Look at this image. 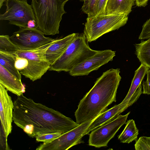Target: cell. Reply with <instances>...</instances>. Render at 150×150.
<instances>
[{
	"label": "cell",
	"instance_id": "18",
	"mask_svg": "<svg viewBox=\"0 0 150 150\" xmlns=\"http://www.w3.org/2000/svg\"><path fill=\"white\" fill-rule=\"evenodd\" d=\"M149 67L145 65L141 64L139 67L135 71L129 89L122 103H125L129 102L139 85L141 84L142 81L149 70Z\"/></svg>",
	"mask_w": 150,
	"mask_h": 150
},
{
	"label": "cell",
	"instance_id": "21",
	"mask_svg": "<svg viewBox=\"0 0 150 150\" xmlns=\"http://www.w3.org/2000/svg\"><path fill=\"white\" fill-rule=\"evenodd\" d=\"M20 50L18 47L10 40L7 35L0 36V51L8 52H16Z\"/></svg>",
	"mask_w": 150,
	"mask_h": 150
},
{
	"label": "cell",
	"instance_id": "28",
	"mask_svg": "<svg viewBox=\"0 0 150 150\" xmlns=\"http://www.w3.org/2000/svg\"><path fill=\"white\" fill-rule=\"evenodd\" d=\"M146 74V81H143L142 83L143 91L142 93L150 95V68L147 71Z\"/></svg>",
	"mask_w": 150,
	"mask_h": 150
},
{
	"label": "cell",
	"instance_id": "15",
	"mask_svg": "<svg viewBox=\"0 0 150 150\" xmlns=\"http://www.w3.org/2000/svg\"><path fill=\"white\" fill-rule=\"evenodd\" d=\"M0 84L8 91L17 96L25 91V88L20 80L0 64Z\"/></svg>",
	"mask_w": 150,
	"mask_h": 150
},
{
	"label": "cell",
	"instance_id": "30",
	"mask_svg": "<svg viewBox=\"0 0 150 150\" xmlns=\"http://www.w3.org/2000/svg\"><path fill=\"white\" fill-rule=\"evenodd\" d=\"M149 0H135V3L138 7H145L147 4Z\"/></svg>",
	"mask_w": 150,
	"mask_h": 150
},
{
	"label": "cell",
	"instance_id": "7",
	"mask_svg": "<svg viewBox=\"0 0 150 150\" xmlns=\"http://www.w3.org/2000/svg\"><path fill=\"white\" fill-rule=\"evenodd\" d=\"M6 6L5 12L0 15V20L8 21L10 24L27 28L30 21L36 19L32 6L26 0H6Z\"/></svg>",
	"mask_w": 150,
	"mask_h": 150
},
{
	"label": "cell",
	"instance_id": "26",
	"mask_svg": "<svg viewBox=\"0 0 150 150\" xmlns=\"http://www.w3.org/2000/svg\"><path fill=\"white\" fill-rule=\"evenodd\" d=\"M108 0H98L96 6V16L105 14V9Z\"/></svg>",
	"mask_w": 150,
	"mask_h": 150
},
{
	"label": "cell",
	"instance_id": "19",
	"mask_svg": "<svg viewBox=\"0 0 150 150\" xmlns=\"http://www.w3.org/2000/svg\"><path fill=\"white\" fill-rule=\"evenodd\" d=\"M125 124L124 130L118 136V139L122 143L129 144L134 141H136L139 134V130L134 120L133 119L129 120Z\"/></svg>",
	"mask_w": 150,
	"mask_h": 150
},
{
	"label": "cell",
	"instance_id": "24",
	"mask_svg": "<svg viewBox=\"0 0 150 150\" xmlns=\"http://www.w3.org/2000/svg\"><path fill=\"white\" fill-rule=\"evenodd\" d=\"M62 134L59 132L47 133L38 135L35 138L38 142H48L56 139Z\"/></svg>",
	"mask_w": 150,
	"mask_h": 150
},
{
	"label": "cell",
	"instance_id": "20",
	"mask_svg": "<svg viewBox=\"0 0 150 150\" xmlns=\"http://www.w3.org/2000/svg\"><path fill=\"white\" fill-rule=\"evenodd\" d=\"M135 54L141 64L150 68V38L136 44Z\"/></svg>",
	"mask_w": 150,
	"mask_h": 150
},
{
	"label": "cell",
	"instance_id": "31",
	"mask_svg": "<svg viewBox=\"0 0 150 150\" xmlns=\"http://www.w3.org/2000/svg\"><path fill=\"white\" fill-rule=\"evenodd\" d=\"M6 0H0V8L2 7L3 5V3Z\"/></svg>",
	"mask_w": 150,
	"mask_h": 150
},
{
	"label": "cell",
	"instance_id": "13",
	"mask_svg": "<svg viewBox=\"0 0 150 150\" xmlns=\"http://www.w3.org/2000/svg\"><path fill=\"white\" fill-rule=\"evenodd\" d=\"M130 105L128 103H121L101 113L95 118L86 131L85 135L90 132L112 121L117 117Z\"/></svg>",
	"mask_w": 150,
	"mask_h": 150
},
{
	"label": "cell",
	"instance_id": "14",
	"mask_svg": "<svg viewBox=\"0 0 150 150\" xmlns=\"http://www.w3.org/2000/svg\"><path fill=\"white\" fill-rule=\"evenodd\" d=\"M78 34V33H73L63 38L57 39L49 47L46 51V55L51 65L62 55Z\"/></svg>",
	"mask_w": 150,
	"mask_h": 150
},
{
	"label": "cell",
	"instance_id": "17",
	"mask_svg": "<svg viewBox=\"0 0 150 150\" xmlns=\"http://www.w3.org/2000/svg\"><path fill=\"white\" fill-rule=\"evenodd\" d=\"M18 57L17 52H8L0 51V64L21 80V74L15 67V62Z\"/></svg>",
	"mask_w": 150,
	"mask_h": 150
},
{
	"label": "cell",
	"instance_id": "9",
	"mask_svg": "<svg viewBox=\"0 0 150 150\" xmlns=\"http://www.w3.org/2000/svg\"><path fill=\"white\" fill-rule=\"evenodd\" d=\"M38 28H20L10 37L11 41L20 50L33 49L50 42L55 39L45 36Z\"/></svg>",
	"mask_w": 150,
	"mask_h": 150
},
{
	"label": "cell",
	"instance_id": "6",
	"mask_svg": "<svg viewBox=\"0 0 150 150\" xmlns=\"http://www.w3.org/2000/svg\"><path fill=\"white\" fill-rule=\"evenodd\" d=\"M57 40L33 49L19 50L17 52L19 57L28 61L27 66L20 71L21 74L33 81L40 79L51 67L46 57V51Z\"/></svg>",
	"mask_w": 150,
	"mask_h": 150
},
{
	"label": "cell",
	"instance_id": "8",
	"mask_svg": "<svg viewBox=\"0 0 150 150\" xmlns=\"http://www.w3.org/2000/svg\"><path fill=\"white\" fill-rule=\"evenodd\" d=\"M85 122L50 142H43L36 150H66L83 142L82 137L94 120Z\"/></svg>",
	"mask_w": 150,
	"mask_h": 150
},
{
	"label": "cell",
	"instance_id": "12",
	"mask_svg": "<svg viewBox=\"0 0 150 150\" xmlns=\"http://www.w3.org/2000/svg\"><path fill=\"white\" fill-rule=\"evenodd\" d=\"M7 90L0 84V116L1 125L6 137L11 133L13 121L14 103L9 95Z\"/></svg>",
	"mask_w": 150,
	"mask_h": 150
},
{
	"label": "cell",
	"instance_id": "25",
	"mask_svg": "<svg viewBox=\"0 0 150 150\" xmlns=\"http://www.w3.org/2000/svg\"><path fill=\"white\" fill-rule=\"evenodd\" d=\"M150 38V18L147 20L142 26L141 32L139 39L141 40L148 39Z\"/></svg>",
	"mask_w": 150,
	"mask_h": 150
},
{
	"label": "cell",
	"instance_id": "27",
	"mask_svg": "<svg viewBox=\"0 0 150 150\" xmlns=\"http://www.w3.org/2000/svg\"><path fill=\"white\" fill-rule=\"evenodd\" d=\"M28 63V61L26 59L20 57L18 56L15 62V67L20 71L27 66Z\"/></svg>",
	"mask_w": 150,
	"mask_h": 150
},
{
	"label": "cell",
	"instance_id": "23",
	"mask_svg": "<svg viewBox=\"0 0 150 150\" xmlns=\"http://www.w3.org/2000/svg\"><path fill=\"white\" fill-rule=\"evenodd\" d=\"M136 150H150V137H140L134 144Z\"/></svg>",
	"mask_w": 150,
	"mask_h": 150
},
{
	"label": "cell",
	"instance_id": "11",
	"mask_svg": "<svg viewBox=\"0 0 150 150\" xmlns=\"http://www.w3.org/2000/svg\"><path fill=\"white\" fill-rule=\"evenodd\" d=\"M115 51L111 50H99L95 54L74 67L69 72L72 76L88 75L93 71L113 60Z\"/></svg>",
	"mask_w": 150,
	"mask_h": 150
},
{
	"label": "cell",
	"instance_id": "2",
	"mask_svg": "<svg viewBox=\"0 0 150 150\" xmlns=\"http://www.w3.org/2000/svg\"><path fill=\"white\" fill-rule=\"evenodd\" d=\"M120 69H110L103 73L80 101L75 112L79 125L92 120L107 110L116 101L117 90L121 79Z\"/></svg>",
	"mask_w": 150,
	"mask_h": 150
},
{
	"label": "cell",
	"instance_id": "3",
	"mask_svg": "<svg viewBox=\"0 0 150 150\" xmlns=\"http://www.w3.org/2000/svg\"><path fill=\"white\" fill-rule=\"evenodd\" d=\"M69 0H32L31 6L38 23V29L45 35L59 33L60 23L66 3Z\"/></svg>",
	"mask_w": 150,
	"mask_h": 150
},
{
	"label": "cell",
	"instance_id": "5",
	"mask_svg": "<svg viewBox=\"0 0 150 150\" xmlns=\"http://www.w3.org/2000/svg\"><path fill=\"white\" fill-rule=\"evenodd\" d=\"M128 16L112 14L88 17L83 33L88 42L95 41L103 35L124 25L128 20Z\"/></svg>",
	"mask_w": 150,
	"mask_h": 150
},
{
	"label": "cell",
	"instance_id": "16",
	"mask_svg": "<svg viewBox=\"0 0 150 150\" xmlns=\"http://www.w3.org/2000/svg\"><path fill=\"white\" fill-rule=\"evenodd\" d=\"M135 0H108L105 14H121L128 15L132 11Z\"/></svg>",
	"mask_w": 150,
	"mask_h": 150
},
{
	"label": "cell",
	"instance_id": "1",
	"mask_svg": "<svg viewBox=\"0 0 150 150\" xmlns=\"http://www.w3.org/2000/svg\"><path fill=\"white\" fill-rule=\"evenodd\" d=\"M13 121L31 138L54 132L64 134L79 125L59 111L36 103L23 94L14 101Z\"/></svg>",
	"mask_w": 150,
	"mask_h": 150
},
{
	"label": "cell",
	"instance_id": "4",
	"mask_svg": "<svg viewBox=\"0 0 150 150\" xmlns=\"http://www.w3.org/2000/svg\"><path fill=\"white\" fill-rule=\"evenodd\" d=\"M84 33H78L62 55L51 65L50 71L69 72L74 67L93 56L99 50L92 49Z\"/></svg>",
	"mask_w": 150,
	"mask_h": 150
},
{
	"label": "cell",
	"instance_id": "29",
	"mask_svg": "<svg viewBox=\"0 0 150 150\" xmlns=\"http://www.w3.org/2000/svg\"><path fill=\"white\" fill-rule=\"evenodd\" d=\"M0 148L1 149L10 150L7 143V139L6 137L3 128L0 126Z\"/></svg>",
	"mask_w": 150,
	"mask_h": 150
},
{
	"label": "cell",
	"instance_id": "10",
	"mask_svg": "<svg viewBox=\"0 0 150 150\" xmlns=\"http://www.w3.org/2000/svg\"><path fill=\"white\" fill-rule=\"evenodd\" d=\"M130 111L92 130L89 134L88 145L96 148L107 146L120 128L125 123Z\"/></svg>",
	"mask_w": 150,
	"mask_h": 150
},
{
	"label": "cell",
	"instance_id": "22",
	"mask_svg": "<svg viewBox=\"0 0 150 150\" xmlns=\"http://www.w3.org/2000/svg\"><path fill=\"white\" fill-rule=\"evenodd\" d=\"M98 0H80L83 2L81 9L88 17L96 16V6Z\"/></svg>",
	"mask_w": 150,
	"mask_h": 150
}]
</instances>
